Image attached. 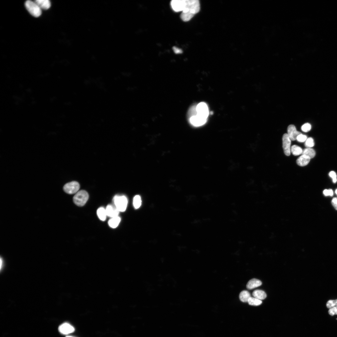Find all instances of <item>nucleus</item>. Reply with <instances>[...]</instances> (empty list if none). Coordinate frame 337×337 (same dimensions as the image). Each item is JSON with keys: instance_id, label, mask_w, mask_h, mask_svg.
Segmentation results:
<instances>
[{"instance_id": "27", "label": "nucleus", "mask_w": 337, "mask_h": 337, "mask_svg": "<svg viewBox=\"0 0 337 337\" xmlns=\"http://www.w3.org/2000/svg\"><path fill=\"white\" fill-rule=\"evenodd\" d=\"M326 306L329 309H330L335 306V300H330L326 303Z\"/></svg>"}, {"instance_id": "1", "label": "nucleus", "mask_w": 337, "mask_h": 337, "mask_svg": "<svg viewBox=\"0 0 337 337\" xmlns=\"http://www.w3.org/2000/svg\"><path fill=\"white\" fill-rule=\"evenodd\" d=\"M200 10L198 0H185L184 9L180 15V18L184 22L190 20Z\"/></svg>"}, {"instance_id": "5", "label": "nucleus", "mask_w": 337, "mask_h": 337, "mask_svg": "<svg viewBox=\"0 0 337 337\" xmlns=\"http://www.w3.org/2000/svg\"><path fill=\"white\" fill-rule=\"evenodd\" d=\"M209 114L208 106L205 102H200L196 106V113L194 115H196L201 118L207 119Z\"/></svg>"}, {"instance_id": "3", "label": "nucleus", "mask_w": 337, "mask_h": 337, "mask_svg": "<svg viewBox=\"0 0 337 337\" xmlns=\"http://www.w3.org/2000/svg\"><path fill=\"white\" fill-rule=\"evenodd\" d=\"M25 6L28 12L34 17H37L41 15L42 9L34 1H27Z\"/></svg>"}, {"instance_id": "29", "label": "nucleus", "mask_w": 337, "mask_h": 337, "mask_svg": "<svg viewBox=\"0 0 337 337\" xmlns=\"http://www.w3.org/2000/svg\"><path fill=\"white\" fill-rule=\"evenodd\" d=\"M329 314L331 316L335 315H337V306H335L330 309L328 311Z\"/></svg>"}, {"instance_id": "26", "label": "nucleus", "mask_w": 337, "mask_h": 337, "mask_svg": "<svg viewBox=\"0 0 337 337\" xmlns=\"http://www.w3.org/2000/svg\"><path fill=\"white\" fill-rule=\"evenodd\" d=\"M307 138L306 135L301 134L298 136L296 140L299 142H303L305 141Z\"/></svg>"}, {"instance_id": "7", "label": "nucleus", "mask_w": 337, "mask_h": 337, "mask_svg": "<svg viewBox=\"0 0 337 337\" xmlns=\"http://www.w3.org/2000/svg\"><path fill=\"white\" fill-rule=\"evenodd\" d=\"M291 140L287 134H284L282 136V147L285 154L289 156L291 154Z\"/></svg>"}, {"instance_id": "8", "label": "nucleus", "mask_w": 337, "mask_h": 337, "mask_svg": "<svg viewBox=\"0 0 337 337\" xmlns=\"http://www.w3.org/2000/svg\"><path fill=\"white\" fill-rule=\"evenodd\" d=\"M185 3V0H173L170 2V5L173 10L175 12H182Z\"/></svg>"}, {"instance_id": "25", "label": "nucleus", "mask_w": 337, "mask_h": 337, "mask_svg": "<svg viewBox=\"0 0 337 337\" xmlns=\"http://www.w3.org/2000/svg\"><path fill=\"white\" fill-rule=\"evenodd\" d=\"M311 129V125L309 123H306L303 125L301 127L302 130L304 132H307L309 131Z\"/></svg>"}, {"instance_id": "28", "label": "nucleus", "mask_w": 337, "mask_h": 337, "mask_svg": "<svg viewBox=\"0 0 337 337\" xmlns=\"http://www.w3.org/2000/svg\"><path fill=\"white\" fill-rule=\"evenodd\" d=\"M329 176L332 178L334 183H336L337 181V175L335 172L331 171L329 173Z\"/></svg>"}, {"instance_id": "18", "label": "nucleus", "mask_w": 337, "mask_h": 337, "mask_svg": "<svg viewBox=\"0 0 337 337\" xmlns=\"http://www.w3.org/2000/svg\"><path fill=\"white\" fill-rule=\"evenodd\" d=\"M120 220V218L119 216L112 217L108 222L109 225L112 228H115L118 226Z\"/></svg>"}, {"instance_id": "6", "label": "nucleus", "mask_w": 337, "mask_h": 337, "mask_svg": "<svg viewBox=\"0 0 337 337\" xmlns=\"http://www.w3.org/2000/svg\"><path fill=\"white\" fill-rule=\"evenodd\" d=\"M80 188L79 183L75 181H71L66 184L63 187L64 192L69 194L77 193Z\"/></svg>"}, {"instance_id": "23", "label": "nucleus", "mask_w": 337, "mask_h": 337, "mask_svg": "<svg viewBox=\"0 0 337 337\" xmlns=\"http://www.w3.org/2000/svg\"><path fill=\"white\" fill-rule=\"evenodd\" d=\"M133 204L135 209L139 208L141 204V200L140 196L136 195L134 196L133 199Z\"/></svg>"}, {"instance_id": "33", "label": "nucleus", "mask_w": 337, "mask_h": 337, "mask_svg": "<svg viewBox=\"0 0 337 337\" xmlns=\"http://www.w3.org/2000/svg\"><path fill=\"white\" fill-rule=\"evenodd\" d=\"M335 306H337V299L335 300Z\"/></svg>"}, {"instance_id": "32", "label": "nucleus", "mask_w": 337, "mask_h": 337, "mask_svg": "<svg viewBox=\"0 0 337 337\" xmlns=\"http://www.w3.org/2000/svg\"><path fill=\"white\" fill-rule=\"evenodd\" d=\"M173 49L174 52L176 54H181L183 52L181 49L176 46L173 47Z\"/></svg>"}, {"instance_id": "14", "label": "nucleus", "mask_w": 337, "mask_h": 337, "mask_svg": "<svg viewBox=\"0 0 337 337\" xmlns=\"http://www.w3.org/2000/svg\"><path fill=\"white\" fill-rule=\"evenodd\" d=\"M310 158L308 156L302 155L296 160V163L300 166H304L308 164L310 161Z\"/></svg>"}, {"instance_id": "11", "label": "nucleus", "mask_w": 337, "mask_h": 337, "mask_svg": "<svg viewBox=\"0 0 337 337\" xmlns=\"http://www.w3.org/2000/svg\"><path fill=\"white\" fill-rule=\"evenodd\" d=\"M59 331L61 334L67 335L73 332L75 329L71 325L67 323L61 325L58 328Z\"/></svg>"}, {"instance_id": "10", "label": "nucleus", "mask_w": 337, "mask_h": 337, "mask_svg": "<svg viewBox=\"0 0 337 337\" xmlns=\"http://www.w3.org/2000/svg\"><path fill=\"white\" fill-rule=\"evenodd\" d=\"M302 134L300 132L296 130V128L293 125H290L287 128V134L292 141L296 139L298 135Z\"/></svg>"}, {"instance_id": "34", "label": "nucleus", "mask_w": 337, "mask_h": 337, "mask_svg": "<svg viewBox=\"0 0 337 337\" xmlns=\"http://www.w3.org/2000/svg\"><path fill=\"white\" fill-rule=\"evenodd\" d=\"M335 193H336V194L337 195V189L335 191Z\"/></svg>"}, {"instance_id": "2", "label": "nucleus", "mask_w": 337, "mask_h": 337, "mask_svg": "<svg viewBox=\"0 0 337 337\" xmlns=\"http://www.w3.org/2000/svg\"><path fill=\"white\" fill-rule=\"evenodd\" d=\"M89 198L88 193L84 190L78 192L73 198L74 203L78 206H83L86 203Z\"/></svg>"}, {"instance_id": "20", "label": "nucleus", "mask_w": 337, "mask_h": 337, "mask_svg": "<svg viewBox=\"0 0 337 337\" xmlns=\"http://www.w3.org/2000/svg\"><path fill=\"white\" fill-rule=\"evenodd\" d=\"M97 215L99 218L102 221L105 220L107 216L105 209L103 207L99 208L97 211Z\"/></svg>"}, {"instance_id": "16", "label": "nucleus", "mask_w": 337, "mask_h": 337, "mask_svg": "<svg viewBox=\"0 0 337 337\" xmlns=\"http://www.w3.org/2000/svg\"><path fill=\"white\" fill-rule=\"evenodd\" d=\"M252 295L254 297L260 300H264L266 297V293L263 291L260 290H256L254 291Z\"/></svg>"}, {"instance_id": "4", "label": "nucleus", "mask_w": 337, "mask_h": 337, "mask_svg": "<svg viewBox=\"0 0 337 337\" xmlns=\"http://www.w3.org/2000/svg\"><path fill=\"white\" fill-rule=\"evenodd\" d=\"M113 200L115 207L119 212H123L126 210L128 201L125 196L115 195Z\"/></svg>"}, {"instance_id": "31", "label": "nucleus", "mask_w": 337, "mask_h": 337, "mask_svg": "<svg viewBox=\"0 0 337 337\" xmlns=\"http://www.w3.org/2000/svg\"><path fill=\"white\" fill-rule=\"evenodd\" d=\"M331 203L335 209L337 210V198H333L332 200Z\"/></svg>"}, {"instance_id": "22", "label": "nucleus", "mask_w": 337, "mask_h": 337, "mask_svg": "<svg viewBox=\"0 0 337 337\" xmlns=\"http://www.w3.org/2000/svg\"><path fill=\"white\" fill-rule=\"evenodd\" d=\"M247 302L250 305L258 306L262 303V301L261 300L256 298L251 297L248 299Z\"/></svg>"}, {"instance_id": "30", "label": "nucleus", "mask_w": 337, "mask_h": 337, "mask_svg": "<svg viewBox=\"0 0 337 337\" xmlns=\"http://www.w3.org/2000/svg\"><path fill=\"white\" fill-rule=\"evenodd\" d=\"M323 193L325 196H332L333 195V192L331 189H325L323 192Z\"/></svg>"}, {"instance_id": "17", "label": "nucleus", "mask_w": 337, "mask_h": 337, "mask_svg": "<svg viewBox=\"0 0 337 337\" xmlns=\"http://www.w3.org/2000/svg\"><path fill=\"white\" fill-rule=\"evenodd\" d=\"M251 297L250 293L248 291L246 290L242 291L239 295V298L240 300L243 302H247L248 299Z\"/></svg>"}, {"instance_id": "35", "label": "nucleus", "mask_w": 337, "mask_h": 337, "mask_svg": "<svg viewBox=\"0 0 337 337\" xmlns=\"http://www.w3.org/2000/svg\"><path fill=\"white\" fill-rule=\"evenodd\" d=\"M66 337H73L71 336H67Z\"/></svg>"}, {"instance_id": "9", "label": "nucleus", "mask_w": 337, "mask_h": 337, "mask_svg": "<svg viewBox=\"0 0 337 337\" xmlns=\"http://www.w3.org/2000/svg\"><path fill=\"white\" fill-rule=\"evenodd\" d=\"M207 120V119L201 118L196 115L190 116L189 119L190 124L195 127L200 126L204 125Z\"/></svg>"}, {"instance_id": "24", "label": "nucleus", "mask_w": 337, "mask_h": 337, "mask_svg": "<svg viewBox=\"0 0 337 337\" xmlns=\"http://www.w3.org/2000/svg\"><path fill=\"white\" fill-rule=\"evenodd\" d=\"M305 146L307 148H311L314 145V139L311 137L307 138L305 143Z\"/></svg>"}, {"instance_id": "19", "label": "nucleus", "mask_w": 337, "mask_h": 337, "mask_svg": "<svg viewBox=\"0 0 337 337\" xmlns=\"http://www.w3.org/2000/svg\"><path fill=\"white\" fill-rule=\"evenodd\" d=\"M302 155H306L310 159L314 158L315 155V152L313 149L306 148L303 150Z\"/></svg>"}, {"instance_id": "12", "label": "nucleus", "mask_w": 337, "mask_h": 337, "mask_svg": "<svg viewBox=\"0 0 337 337\" xmlns=\"http://www.w3.org/2000/svg\"><path fill=\"white\" fill-rule=\"evenodd\" d=\"M107 216L111 218L118 216L119 211L116 207L111 205H108L105 209Z\"/></svg>"}, {"instance_id": "21", "label": "nucleus", "mask_w": 337, "mask_h": 337, "mask_svg": "<svg viewBox=\"0 0 337 337\" xmlns=\"http://www.w3.org/2000/svg\"><path fill=\"white\" fill-rule=\"evenodd\" d=\"M302 148L296 145H293L291 147V152L295 156L302 154Z\"/></svg>"}, {"instance_id": "13", "label": "nucleus", "mask_w": 337, "mask_h": 337, "mask_svg": "<svg viewBox=\"0 0 337 337\" xmlns=\"http://www.w3.org/2000/svg\"><path fill=\"white\" fill-rule=\"evenodd\" d=\"M261 284L262 282L261 281L257 279L253 278L248 281L246 287L248 289L251 290L258 287L261 286Z\"/></svg>"}, {"instance_id": "15", "label": "nucleus", "mask_w": 337, "mask_h": 337, "mask_svg": "<svg viewBox=\"0 0 337 337\" xmlns=\"http://www.w3.org/2000/svg\"><path fill=\"white\" fill-rule=\"evenodd\" d=\"M34 1L42 9L47 10L51 7V2L49 0H36Z\"/></svg>"}]
</instances>
